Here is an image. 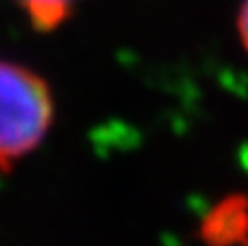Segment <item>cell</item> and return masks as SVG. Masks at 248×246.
I'll return each instance as SVG.
<instances>
[{"label": "cell", "mask_w": 248, "mask_h": 246, "mask_svg": "<svg viewBox=\"0 0 248 246\" xmlns=\"http://www.w3.org/2000/svg\"><path fill=\"white\" fill-rule=\"evenodd\" d=\"M55 116L48 83L20 63L0 59V170L33 153Z\"/></svg>", "instance_id": "cell-1"}, {"label": "cell", "mask_w": 248, "mask_h": 246, "mask_svg": "<svg viewBox=\"0 0 248 246\" xmlns=\"http://www.w3.org/2000/svg\"><path fill=\"white\" fill-rule=\"evenodd\" d=\"M37 31H52L65 22L81 0H13Z\"/></svg>", "instance_id": "cell-2"}, {"label": "cell", "mask_w": 248, "mask_h": 246, "mask_svg": "<svg viewBox=\"0 0 248 246\" xmlns=\"http://www.w3.org/2000/svg\"><path fill=\"white\" fill-rule=\"evenodd\" d=\"M237 29H240V39H242V44H244V48L248 52V0L242 2L240 17H237Z\"/></svg>", "instance_id": "cell-3"}]
</instances>
